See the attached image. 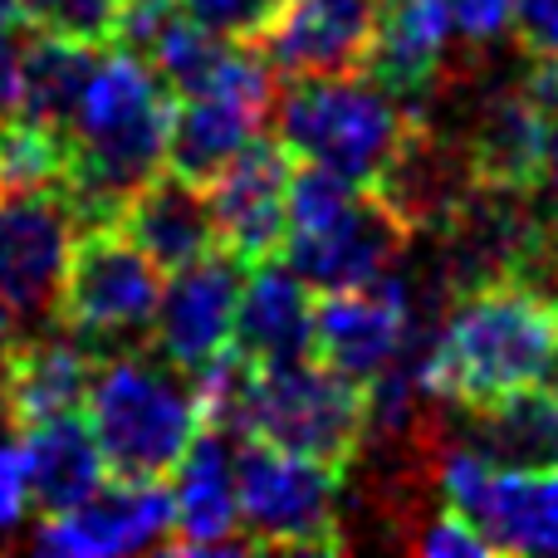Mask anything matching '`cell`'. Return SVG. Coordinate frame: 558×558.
I'll list each match as a JSON object with an SVG mask.
<instances>
[{
    "label": "cell",
    "instance_id": "16",
    "mask_svg": "<svg viewBox=\"0 0 558 558\" xmlns=\"http://www.w3.org/2000/svg\"><path fill=\"white\" fill-rule=\"evenodd\" d=\"M383 0H289L270 29V64L289 78L363 74Z\"/></svg>",
    "mask_w": 558,
    "mask_h": 558
},
{
    "label": "cell",
    "instance_id": "9",
    "mask_svg": "<svg viewBox=\"0 0 558 558\" xmlns=\"http://www.w3.org/2000/svg\"><path fill=\"white\" fill-rule=\"evenodd\" d=\"M412 241L416 235L407 231L402 216L373 186H363L357 202L338 221H328L324 231L289 235L279 260L304 279L314 294L318 289H357V284H377L383 275H392L412 255Z\"/></svg>",
    "mask_w": 558,
    "mask_h": 558
},
{
    "label": "cell",
    "instance_id": "21",
    "mask_svg": "<svg viewBox=\"0 0 558 558\" xmlns=\"http://www.w3.org/2000/svg\"><path fill=\"white\" fill-rule=\"evenodd\" d=\"M270 108L245 104L231 94H182L172 104L167 123V172L206 186L255 133H260Z\"/></svg>",
    "mask_w": 558,
    "mask_h": 558
},
{
    "label": "cell",
    "instance_id": "28",
    "mask_svg": "<svg viewBox=\"0 0 558 558\" xmlns=\"http://www.w3.org/2000/svg\"><path fill=\"white\" fill-rule=\"evenodd\" d=\"M186 15L182 0H118V29H113V45L128 49V54L147 59V49Z\"/></svg>",
    "mask_w": 558,
    "mask_h": 558
},
{
    "label": "cell",
    "instance_id": "26",
    "mask_svg": "<svg viewBox=\"0 0 558 558\" xmlns=\"http://www.w3.org/2000/svg\"><path fill=\"white\" fill-rule=\"evenodd\" d=\"M20 25L69 45L108 49L118 29V0H20Z\"/></svg>",
    "mask_w": 558,
    "mask_h": 558
},
{
    "label": "cell",
    "instance_id": "2",
    "mask_svg": "<svg viewBox=\"0 0 558 558\" xmlns=\"http://www.w3.org/2000/svg\"><path fill=\"white\" fill-rule=\"evenodd\" d=\"M558 363V304L520 279H485L446 299L426 338V387L441 407L500 402Z\"/></svg>",
    "mask_w": 558,
    "mask_h": 558
},
{
    "label": "cell",
    "instance_id": "3",
    "mask_svg": "<svg viewBox=\"0 0 558 558\" xmlns=\"http://www.w3.org/2000/svg\"><path fill=\"white\" fill-rule=\"evenodd\" d=\"M84 407L108 475L128 481H167L206 426L192 373L143 348H118L98 357Z\"/></svg>",
    "mask_w": 558,
    "mask_h": 558
},
{
    "label": "cell",
    "instance_id": "35",
    "mask_svg": "<svg viewBox=\"0 0 558 558\" xmlns=\"http://www.w3.org/2000/svg\"><path fill=\"white\" fill-rule=\"evenodd\" d=\"M554 304H558V289H554Z\"/></svg>",
    "mask_w": 558,
    "mask_h": 558
},
{
    "label": "cell",
    "instance_id": "24",
    "mask_svg": "<svg viewBox=\"0 0 558 558\" xmlns=\"http://www.w3.org/2000/svg\"><path fill=\"white\" fill-rule=\"evenodd\" d=\"M94 59H98V49L69 45V39L39 35L35 29V35L20 45V59H15V113L64 133L78 108V94H84V84H88Z\"/></svg>",
    "mask_w": 558,
    "mask_h": 558
},
{
    "label": "cell",
    "instance_id": "4",
    "mask_svg": "<svg viewBox=\"0 0 558 558\" xmlns=\"http://www.w3.org/2000/svg\"><path fill=\"white\" fill-rule=\"evenodd\" d=\"M407 128L412 118L397 108V98L363 74H308L289 78L284 94H275V133L289 157L328 167L357 186L377 182Z\"/></svg>",
    "mask_w": 558,
    "mask_h": 558
},
{
    "label": "cell",
    "instance_id": "5",
    "mask_svg": "<svg viewBox=\"0 0 558 558\" xmlns=\"http://www.w3.org/2000/svg\"><path fill=\"white\" fill-rule=\"evenodd\" d=\"M235 510L251 549L338 554L343 534V465L235 436Z\"/></svg>",
    "mask_w": 558,
    "mask_h": 558
},
{
    "label": "cell",
    "instance_id": "10",
    "mask_svg": "<svg viewBox=\"0 0 558 558\" xmlns=\"http://www.w3.org/2000/svg\"><path fill=\"white\" fill-rule=\"evenodd\" d=\"M456 59V20L451 0H383L377 5V35L363 74L397 98L412 123L436 108Z\"/></svg>",
    "mask_w": 558,
    "mask_h": 558
},
{
    "label": "cell",
    "instance_id": "22",
    "mask_svg": "<svg viewBox=\"0 0 558 558\" xmlns=\"http://www.w3.org/2000/svg\"><path fill=\"white\" fill-rule=\"evenodd\" d=\"M20 446H25V465H29V505H39L45 514L69 510V505H78L108 481L104 451H98L94 432H88V422L78 412H59L25 426Z\"/></svg>",
    "mask_w": 558,
    "mask_h": 558
},
{
    "label": "cell",
    "instance_id": "17",
    "mask_svg": "<svg viewBox=\"0 0 558 558\" xmlns=\"http://www.w3.org/2000/svg\"><path fill=\"white\" fill-rule=\"evenodd\" d=\"M98 357L104 353H94L69 328L10 343L0 353V412H5V422L15 432H25V426L45 422V416L78 412Z\"/></svg>",
    "mask_w": 558,
    "mask_h": 558
},
{
    "label": "cell",
    "instance_id": "31",
    "mask_svg": "<svg viewBox=\"0 0 558 558\" xmlns=\"http://www.w3.org/2000/svg\"><path fill=\"white\" fill-rule=\"evenodd\" d=\"M510 35L520 54H558V0H514Z\"/></svg>",
    "mask_w": 558,
    "mask_h": 558
},
{
    "label": "cell",
    "instance_id": "34",
    "mask_svg": "<svg viewBox=\"0 0 558 558\" xmlns=\"http://www.w3.org/2000/svg\"><path fill=\"white\" fill-rule=\"evenodd\" d=\"M0 29H20V0H0Z\"/></svg>",
    "mask_w": 558,
    "mask_h": 558
},
{
    "label": "cell",
    "instance_id": "14",
    "mask_svg": "<svg viewBox=\"0 0 558 558\" xmlns=\"http://www.w3.org/2000/svg\"><path fill=\"white\" fill-rule=\"evenodd\" d=\"M241 279L245 265L221 245L211 255H202V260L172 270V279H162V299H157L153 328H147L153 353H162L182 373H196L216 353H226L231 348Z\"/></svg>",
    "mask_w": 558,
    "mask_h": 558
},
{
    "label": "cell",
    "instance_id": "27",
    "mask_svg": "<svg viewBox=\"0 0 558 558\" xmlns=\"http://www.w3.org/2000/svg\"><path fill=\"white\" fill-rule=\"evenodd\" d=\"M182 5H186V15H192L196 25H206L211 35L265 45L289 0H182Z\"/></svg>",
    "mask_w": 558,
    "mask_h": 558
},
{
    "label": "cell",
    "instance_id": "19",
    "mask_svg": "<svg viewBox=\"0 0 558 558\" xmlns=\"http://www.w3.org/2000/svg\"><path fill=\"white\" fill-rule=\"evenodd\" d=\"M113 226L157 265V270H182V265L211 255L216 245V221L206 206V186L186 182L177 172L147 177L137 192H128V202L118 206Z\"/></svg>",
    "mask_w": 558,
    "mask_h": 558
},
{
    "label": "cell",
    "instance_id": "11",
    "mask_svg": "<svg viewBox=\"0 0 558 558\" xmlns=\"http://www.w3.org/2000/svg\"><path fill=\"white\" fill-rule=\"evenodd\" d=\"M412 333V304H407L402 275H383L377 284L357 289H318L314 294V348L324 367L348 383H373Z\"/></svg>",
    "mask_w": 558,
    "mask_h": 558
},
{
    "label": "cell",
    "instance_id": "6",
    "mask_svg": "<svg viewBox=\"0 0 558 558\" xmlns=\"http://www.w3.org/2000/svg\"><path fill=\"white\" fill-rule=\"evenodd\" d=\"M363 387L338 377L318 357H289V363H251L241 392L235 436H255L279 451L314 456L328 465H353L363 446Z\"/></svg>",
    "mask_w": 558,
    "mask_h": 558
},
{
    "label": "cell",
    "instance_id": "25",
    "mask_svg": "<svg viewBox=\"0 0 558 558\" xmlns=\"http://www.w3.org/2000/svg\"><path fill=\"white\" fill-rule=\"evenodd\" d=\"M64 177V133L5 108L0 113V196L54 192Z\"/></svg>",
    "mask_w": 558,
    "mask_h": 558
},
{
    "label": "cell",
    "instance_id": "30",
    "mask_svg": "<svg viewBox=\"0 0 558 558\" xmlns=\"http://www.w3.org/2000/svg\"><path fill=\"white\" fill-rule=\"evenodd\" d=\"M456 39H465V49H490L510 35L514 0H451Z\"/></svg>",
    "mask_w": 558,
    "mask_h": 558
},
{
    "label": "cell",
    "instance_id": "33",
    "mask_svg": "<svg viewBox=\"0 0 558 558\" xmlns=\"http://www.w3.org/2000/svg\"><path fill=\"white\" fill-rule=\"evenodd\" d=\"M539 202L549 206V216L558 221V123L549 128V147H544V162H539V182H534Z\"/></svg>",
    "mask_w": 558,
    "mask_h": 558
},
{
    "label": "cell",
    "instance_id": "32",
    "mask_svg": "<svg viewBox=\"0 0 558 558\" xmlns=\"http://www.w3.org/2000/svg\"><path fill=\"white\" fill-rule=\"evenodd\" d=\"M29 510V465H25V446L5 441L0 446V530H15Z\"/></svg>",
    "mask_w": 558,
    "mask_h": 558
},
{
    "label": "cell",
    "instance_id": "13",
    "mask_svg": "<svg viewBox=\"0 0 558 558\" xmlns=\"http://www.w3.org/2000/svg\"><path fill=\"white\" fill-rule=\"evenodd\" d=\"M294 157L279 137L255 133L221 172L206 182V206L216 221V241L241 265H260L284 245V192Z\"/></svg>",
    "mask_w": 558,
    "mask_h": 558
},
{
    "label": "cell",
    "instance_id": "15",
    "mask_svg": "<svg viewBox=\"0 0 558 558\" xmlns=\"http://www.w3.org/2000/svg\"><path fill=\"white\" fill-rule=\"evenodd\" d=\"M172 554H255L235 510V436L202 426L172 465Z\"/></svg>",
    "mask_w": 558,
    "mask_h": 558
},
{
    "label": "cell",
    "instance_id": "23",
    "mask_svg": "<svg viewBox=\"0 0 558 558\" xmlns=\"http://www.w3.org/2000/svg\"><path fill=\"white\" fill-rule=\"evenodd\" d=\"M461 416L471 422L465 441L495 465H558V387L534 383Z\"/></svg>",
    "mask_w": 558,
    "mask_h": 558
},
{
    "label": "cell",
    "instance_id": "18",
    "mask_svg": "<svg viewBox=\"0 0 558 558\" xmlns=\"http://www.w3.org/2000/svg\"><path fill=\"white\" fill-rule=\"evenodd\" d=\"M231 348L255 367L308 357V348H314V289L289 270L279 255L260 265H245Z\"/></svg>",
    "mask_w": 558,
    "mask_h": 558
},
{
    "label": "cell",
    "instance_id": "8",
    "mask_svg": "<svg viewBox=\"0 0 558 558\" xmlns=\"http://www.w3.org/2000/svg\"><path fill=\"white\" fill-rule=\"evenodd\" d=\"M167 534H172V490L162 481L108 475L94 495L39 520L35 549L59 558H113L167 549Z\"/></svg>",
    "mask_w": 558,
    "mask_h": 558
},
{
    "label": "cell",
    "instance_id": "7",
    "mask_svg": "<svg viewBox=\"0 0 558 558\" xmlns=\"http://www.w3.org/2000/svg\"><path fill=\"white\" fill-rule=\"evenodd\" d=\"M157 299H162V270L118 226H84L59 275L54 324L84 338L94 353L143 348Z\"/></svg>",
    "mask_w": 558,
    "mask_h": 558
},
{
    "label": "cell",
    "instance_id": "12",
    "mask_svg": "<svg viewBox=\"0 0 558 558\" xmlns=\"http://www.w3.org/2000/svg\"><path fill=\"white\" fill-rule=\"evenodd\" d=\"M74 235L78 221L59 202V192L0 196V299L15 314V324L54 318L59 275H64Z\"/></svg>",
    "mask_w": 558,
    "mask_h": 558
},
{
    "label": "cell",
    "instance_id": "29",
    "mask_svg": "<svg viewBox=\"0 0 558 558\" xmlns=\"http://www.w3.org/2000/svg\"><path fill=\"white\" fill-rule=\"evenodd\" d=\"M407 544H412L416 554H426V558H490L495 554L490 539H485L465 514L446 510V505L422 524V530H412V539Z\"/></svg>",
    "mask_w": 558,
    "mask_h": 558
},
{
    "label": "cell",
    "instance_id": "1",
    "mask_svg": "<svg viewBox=\"0 0 558 558\" xmlns=\"http://www.w3.org/2000/svg\"><path fill=\"white\" fill-rule=\"evenodd\" d=\"M172 104L177 94L147 59L118 45L94 59L78 108L64 128V177L54 186L78 231L113 226L128 192L162 172Z\"/></svg>",
    "mask_w": 558,
    "mask_h": 558
},
{
    "label": "cell",
    "instance_id": "20",
    "mask_svg": "<svg viewBox=\"0 0 558 558\" xmlns=\"http://www.w3.org/2000/svg\"><path fill=\"white\" fill-rule=\"evenodd\" d=\"M471 524L495 554H558V465H495Z\"/></svg>",
    "mask_w": 558,
    "mask_h": 558
}]
</instances>
